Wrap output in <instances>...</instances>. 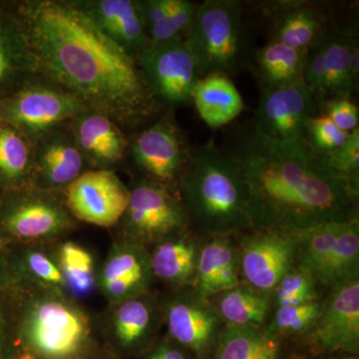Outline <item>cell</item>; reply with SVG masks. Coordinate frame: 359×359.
I'll use <instances>...</instances> for the list:
<instances>
[{
    "label": "cell",
    "mask_w": 359,
    "mask_h": 359,
    "mask_svg": "<svg viewBox=\"0 0 359 359\" xmlns=\"http://www.w3.org/2000/svg\"><path fill=\"white\" fill-rule=\"evenodd\" d=\"M13 287H15V282L7 259L6 249L0 244V294L8 292Z\"/></svg>",
    "instance_id": "b9f144b4"
},
{
    "label": "cell",
    "mask_w": 359,
    "mask_h": 359,
    "mask_svg": "<svg viewBox=\"0 0 359 359\" xmlns=\"http://www.w3.org/2000/svg\"><path fill=\"white\" fill-rule=\"evenodd\" d=\"M202 241L188 230L151 245L148 250L154 278L175 290L192 287Z\"/></svg>",
    "instance_id": "d4e9b609"
},
{
    "label": "cell",
    "mask_w": 359,
    "mask_h": 359,
    "mask_svg": "<svg viewBox=\"0 0 359 359\" xmlns=\"http://www.w3.org/2000/svg\"><path fill=\"white\" fill-rule=\"evenodd\" d=\"M325 43L323 37L308 50L306 65L302 72V80L313 92L316 102L323 103L325 100Z\"/></svg>",
    "instance_id": "f35d334b"
},
{
    "label": "cell",
    "mask_w": 359,
    "mask_h": 359,
    "mask_svg": "<svg viewBox=\"0 0 359 359\" xmlns=\"http://www.w3.org/2000/svg\"><path fill=\"white\" fill-rule=\"evenodd\" d=\"M318 287V282L308 269L295 263L271 292L273 309L320 301Z\"/></svg>",
    "instance_id": "836d02e7"
},
{
    "label": "cell",
    "mask_w": 359,
    "mask_h": 359,
    "mask_svg": "<svg viewBox=\"0 0 359 359\" xmlns=\"http://www.w3.org/2000/svg\"><path fill=\"white\" fill-rule=\"evenodd\" d=\"M163 320L162 304L150 292L110 304L104 327L111 346L121 353L147 347Z\"/></svg>",
    "instance_id": "d6986e66"
},
{
    "label": "cell",
    "mask_w": 359,
    "mask_h": 359,
    "mask_svg": "<svg viewBox=\"0 0 359 359\" xmlns=\"http://www.w3.org/2000/svg\"><path fill=\"white\" fill-rule=\"evenodd\" d=\"M321 302H311L273 309L271 320L264 327L278 339L283 337L304 334L320 314Z\"/></svg>",
    "instance_id": "e575fe53"
},
{
    "label": "cell",
    "mask_w": 359,
    "mask_h": 359,
    "mask_svg": "<svg viewBox=\"0 0 359 359\" xmlns=\"http://www.w3.org/2000/svg\"><path fill=\"white\" fill-rule=\"evenodd\" d=\"M110 39L136 57L151 47L137 0H77Z\"/></svg>",
    "instance_id": "44dd1931"
},
{
    "label": "cell",
    "mask_w": 359,
    "mask_h": 359,
    "mask_svg": "<svg viewBox=\"0 0 359 359\" xmlns=\"http://www.w3.org/2000/svg\"><path fill=\"white\" fill-rule=\"evenodd\" d=\"M351 70L354 82L358 85L359 80V44L358 37H354L351 49Z\"/></svg>",
    "instance_id": "ee69618b"
},
{
    "label": "cell",
    "mask_w": 359,
    "mask_h": 359,
    "mask_svg": "<svg viewBox=\"0 0 359 359\" xmlns=\"http://www.w3.org/2000/svg\"><path fill=\"white\" fill-rule=\"evenodd\" d=\"M280 339L271 340L269 344L256 354L252 359H280Z\"/></svg>",
    "instance_id": "7bdbcfd3"
},
{
    "label": "cell",
    "mask_w": 359,
    "mask_h": 359,
    "mask_svg": "<svg viewBox=\"0 0 359 359\" xmlns=\"http://www.w3.org/2000/svg\"><path fill=\"white\" fill-rule=\"evenodd\" d=\"M90 169L112 170L128 156L129 139L110 116L88 109L68 122Z\"/></svg>",
    "instance_id": "ffe728a7"
},
{
    "label": "cell",
    "mask_w": 359,
    "mask_h": 359,
    "mask_svg": "<svg viewBox=\"0 0 359 359\" xmlns=\"http://www.w3.org/2000/svg\"><path fill=\"white\" fill-rule=\"evenodd\" d=\"M229 153L247 185L250 231L294 235L358 218V184L337 174L308 139L276 142L252 132Z\"/></svg>",
    "instance_id": "7a4b0ae2"
},
{
    "label": "cell",
    "mask_w": 359,
    "mask_h": 359,
    "mask_svg": "<svg viewBox=\"0 0 359 359\" xmlns=\"http://www.w3.org/2000/svg\"><path fill=\"white\" fill-rule=\"evenodd\" d=\"M18 359H35L32 355H30L29 353H25V351H21L20 355H18Z\"/></svg>",
    "instance_id": "f6af8a7d"
},
{
    "label": "cell",
    "mask_w": 359,
    "mask_h": 359,
    "mask_svg": "<svg viewBox=\"0 0 359 359\" xmlns=\"http://www.w3.org/2000/svg\"><path fill=\"white\" fill-rule=\"evenodd\" d=\"M62 192L32 188L0 191V244L52 245L76 229Z\"/></svg>",
    "instance_id": "8992f818"
},
{
    "label": "cell",
    "mask_w": 359,
    "mask_h": 359,
    "mask_svg": "<svg viewBox=\"0 0 359 359\" xmlns=\"http://www.w3.org/2000/svg\"><path fill=\"white\" fill-rule=\"evenodd\" d=\"M238 241L241 282L271 294L295 264L297 237L278 231H250Z\"/></svg>",
    "instance_id": "9a60e30c"
},
{
    "label": "cell",
    "mask_w": 359,
    "mask_h": 359,
    "mask_svg": "<svg viewBox=\"0 0 359 359\" xmlns=\"http://www.w3.org/2000/svg\"><path fill=\"white\" fill-rule=\"evenodd\" d=\"M192 102L201 119L214 129L230 124L245 109L240 91L223 74L200 78L193 90Z\"/></svg>",
    "instance_id": "4316f807"
},
{
    "label": "cell",
    "mask_w": 359,
    "mask_h": 359,
    "mask_svg": "<svg viewBox=\"0 0 359 359\" xmlns=\"http://www.w3.org/2000/svg\"><path fill=\"white\" fill-rule=\"evenodd\" d=\"M294 236L295 263L308 269L318 285L330 290L359 278L358 218L318 224Z\"/></svg>",
    "instance_id": "52a82bcc"
},
{
    "label": "cell",
    "mask_w": 359,
    "mask_h": 359,
    "mask_svg": "<svg viewBox=\"0 0 359 359\" xmlns=\"http://www.w3.org/2000/svg\"><path fill=\"white\" fill-rule=\"evenodd\" d=\"M330 167L340 176L358 184L359 129L351 132L348 138L334 152L327 155Z\"/></svg>",
    "instance_id": "74e56055"
},
{
    "label": "cell",
    "mask_w": 359,
    "mask_h": 359,
    "mask_svg": "<svg viewBox=\"0 0 359 359\" xmlns=\"http://www.w3.org/2000/svg\"><path fill=\"white\" fill-rule=\"evenodd\" d=\"M184 41L197 61L201 78L230 77L252 66L255 53L242 4L237 0H205L199 4Z\"/></svg>",
    "instance_id": "5b68a950"
},
{
    "label": "cell",
    "mask_w": 359,
    "mask_h": 359,
    "mask_svg": "<svg viewBox=\"0 0 359 359\" xmlns=\"http://www.w3.org/2000/svg\"><path fill=\"white\" fill-rule=\"evenodd\" d=\"M276 4L278 9L275 11L271 39L273 41L309 50L332 27L325 13L316 4L302 1Z\"/></svg>",
    "instance_id": "484cf974"
},
{
    "label": "cell",
    "mask_w": 359,
    "mask_h": 359,
    "mask_svg": "<svg viewBox=\"0 0 359 359\" xmlns=\"http://www.w3.org/2000/svg\"><path fill=\"white\" fill-rule=\"evenodd\" d=\"M153 280L147 248L123 238L111 247L97 273V287L109 304L150 292Z\"/></svg>",
    "instance_id": "e0dca14e"
},
{
    "label": "cell",
    "mask_w": 359,
    "mask_h": 359,
    "mask_svg": "<svg viewBox=\"0 0 359 359\" xmlns=\"http://www.w3.org/2000/svg\"><path fill=\"white\" fill-rule=\"evenodd\" d=\"M13 289L0 294V359H18L22 351L16 327Z\"/></svg>",
    "instance_id": "d590c367"
},
{
    "label": "cell",
    "mask_w": 359,
    "mask_h": 359,
    "mask_svg": "<svg viewBox=\"0 0 359 359\" xmlns=\"http://www.w3.org/2000/svg\"><path fill=\"white\" fill-rule=\"evenodd\" d=\"M192 353H189L178 344L167 339L159 342L153 346L151 351H148L147 355L144 359H194Z\"/></svg>",
    "instance_id": "60d3db41"
},
{
    "label": "cell",
    "mask_w": 359,
    "mask_h": 359,
    "mask_svg": "<svg viewBox=\"0 0 359 359\" xmlns=\"http://www.w3.org/2000/svg\"><path fill=\"white\" fill-rule=\"evenodd\" d=\"M74 359H91V358H87V355H85V356H81V358H74Z\"/></svg>",
    "instance_id": "bcb514c9"
},
{
    "label": "cell",
    "mask_w": 359,
    "mask_h": 359,
    "mask_svg": "<svg viewBox=\"0 0 359 359\" xmlns=\"http://www.w3.org/2000/svg\"><path fill=\"white\" fill-rule=\"evenodd\" d=\"M116 226L119 238L147 249L148 245L190 230L177 193L144 176L130 188L128 205Z\"/></svg>",
    "instance_id": "9c48e42d"
},
{
    "label": "cell",
    "mask_w": 359,
    "mask_h": 359,
    "mask_svg": "<svg viewBox=\"0 0 359 359\" xmlns=\"http://www.w3.org/2000/svg\"><path fill=\"white\" fill-rule=\"evenodd\" d=\"M318 114V103L302 78L261 87L252 132L271 141L306 140L309 123Z\"/></svg>",
    "instance_id": "7c38bea8"
},
{
    "label": "cell",
    "mask_w": 359,
    "mask_h": 359,
    "mask_svg": "<svg viewBox=\"0 0 359 359\" xmlns=\"http://www.w3.org/2000/svg\"><path fill=\"white\" fill-rule=\"evenodd\" d=\"M306 341L328 353L356 354L359 351V278L330 290Z\"/></svg>",
    "instance_id": "2e32d148"
},
{
    "label": "cell",
    "mask_w": 359,
    "mask_h": 359,
    "mask_svg": "<svg viewBox=\"0 0 359 359\" xmlns=\"http://www.w3.org/2000/svg\"><path fill=\"white\" fill-rule=\"evenodd\" d=\"M308 50L269 40L255 53L252 66L261 87L276 86L302 78Z\"/></svg>",
    "instance_id": "4dcf8cb0"
},
{
    "label": "cell",
    "mask_w": 359,
    "mask_h": 359,
    "mask_svg": "<svg viewBox=\"0 0 359 359\" xmlns=\"http://www.w3.org/2000/svg\"><path fill=\"white\" fill-rule=\"evenodd\" d=\"M21 351L35 359H74L87 355L93 341L91 318L67 295L13 289Z\"/></svg>",
    "instance_id": "277c9868"
},
{
    "label": "cell",
    "mask_w": 359,
    "mask_h": 359,
    "mask_svg": "<svg viewBox=\"0 0 359 359\" xmlns=\"http://www.w3.org/2000/svg\"><path fill=\"white\" fill-rule=\"evenodd\" d=\"M36 62L37 74L120 126L138 129L162 114L136 58L110 39L77 0L8 2Z\"/></svg>",
    "instance_id": "6da1fadb"
},
{
    "label": "cell",
    "mask_w": 359,
    "mask_h": 359,
    "mask_svg": "<svg viewBox=\"0 0 359 359\" xmlns=\"http://www.w3.org/2000/svg\"><path fill=\"white\" fill-rule=\"evenodd\" d=\"M76 221L102 228L117 226L130 198V188L112 170L90 169L62 191Z\"/></svg>",
    "instance_id": "5bb4252c"
},
{
    "label": "cell",
    "mask_w": 359,
    "mask_h": 359,
    "mask_svg": "<svg viewBox=\"0 0 359 359\" xmlns=\"http://www.w3.org/2000/svg\"><path fill=\"white\" fill-rule=\"evenodd\" d=\"M191 148L169 109L129 140L128 156L144 177L177 193Z\"/></svg>",
    "instance_id": "30bf717a"
},
{
    "label": "cell",
    "mask_w": 359,
    "mask_h": 359,
    "mask_svg": "<svg viewBox=\"0 0 359 359\" xmlns=\"http://www.w3.org/2000/svg\"><path fill=\"white\" fill-rule=\"evenodd\" d=\"M169 339L197 359H211L224 327L210 297L193 287L175 290L162 304Z\"/></svg>",
    "instance_id": "8fae6325"
},
{
    "label": "cell",
    "mask_w": 359,
    "mask_h": 359,
    "mask_svg": "<svg viewBox=\"0 0 359 359\" xmlns=\"http://www.w3.org/2000/svg\"><path fill=\"white\" fill-rule=\"evenodd\" d=\"M224 325L264 327L271 314V294L241 282L237 287L211 297Z\"/></svg>",
    "instance_id": "83f0119b"
},
{
    "label": "cell",
    "mask_w": 359,
    "mask_h": 359,
    "mask_svg": "<svg viewBox=\"0 0 359 359\" xmlns=\"http://www.w3.org/2000/svg\"><path fill=\"white\" fill-rule=\"evenodd\" d=\"M68 294L73 299L88 297L97 287L95 261L83 245L65 240L53 245Z\"/></svg>",
    "instance_id": "1f68e13d"
},
{
    "label": "cell",
    "mask_w": 359,
    "mask_h": 359,
    "mask_svg": "<svg viewBox=\"0 0 359 359\" xmlns=\"http://www.w3.org/2000/svg\"><path fill=\"white\" fill-rule=\"evenodd\" d=\"M88 109L67 90L36 75L0 100V122L13 127L33 144Z\"/></svg>",
    "instance_id": "ba28073f"
},
{
    "label": "cell",
    "mask_w": 359,
    "mask_h": 359,
    "mask_svg": "<svg viewBox=\"0 0 359 359\" xmlns=\"http://www.w3.org/2000/svg\"><path fill=\"white\" fill-rule=\"evenodd\" d=\"M275 339L266 327L224 325L211 359H252Z\"/></svg>",
    "instance_id": "d6a6232c"
},
{
    "label": "cell",
    "mask_w": 359,
    "mask_h": 359,
    "mask_svg": "<svg viewBox=\"0 0 359 359\" xmlns=\"http://www.w3.org/2000/svg\"><path fill=\"white\" fill-rule=\"evenodd\" d=\"M318 113L325 115L342 131L358 128L359 111L351 98H332L318 104Z\"/></svg>",
    "instance_id": "ab89813d"
},
{
    "label": "cell",
    "mask_w": 359,
    "mask_h": 359,
    "mask_svg": "<svg viewBox=\"0 0 359 359\" xmlns=\"http://www.w3.org/2000/svg\"><path fill=\"white\" fill-rule=\"evenodd\" d=\"M33 184L41 190L62 192L90 168L67 124L33 143Z\"/></svg>",
    "instance_id": "ac0fdd59"
},
{
    "label": "cell",
    "mask_w": 359,
    "mask_h": 359,
    "mask_svg": "<svg viewBox=\"0 0 359 359\" xmlns=\"http://www.w3.org/2000/svg\"><path fill=\"white\" fill-rule=\"evenodd\" d=\"M189 229L198 237L238 236L252 230L249 193L235 159L215 142L191 148L177 184Z\"/></svg>",
    "instance_id": "3957f363"
},
{
    "label": "cell",
    "mask_w": 359,
    "mask_h": 359,
    "mask_svg": "<svg viewBox=\"0 0 359 359\" xmlns=\"http://www.w3.org/2000/svg\"><path fill=\"white\" fill-rule=\"evenodd\" d=\"M135 58L149 88L164 107L192 102L193 90L201 74L197 61L184 40L151 46Z\"/></svg>",
    "instance_id": "4fadbf2b"
},
{
    "label": "cell",
    "mask_w": 359,
    "mask_h": 359,
    "mask_svg": "<svg viewBox=\"0 0 359 359\" xmlns=\"http://www.w3.org/2000/svg\"><path fill=\"white\" fill-rule=\"evenodd\" d=\"M33 173L32 141L13 127L0 122V191L34 187Z\"/></svg>",
    "instance_id": "f1b7e54d"
},
{
    "label": "cell",
    "mask_w": 359,
    "mask_h": 359,
    "mask_svg": "<svg viewBox=\"0 0 359 359\" xmlns=\"http://www.w3.org/2000/svg\"><path fill=\"white\" fill-rule=\"evenodd\" d=\"M236 236L203 238L192 287L211 297L233 289L241 283L240 250Z\"/></svg>",
    "instance_id": "7402d4cb"
},
{
    "label": "cell",
    "mask_w": 359,
    "mask_h": 359,
    "mask_svg": "<svg viewBox=\"0 0 359 359\" xmlns=\"http://www.w3.org/2000/svg\"><path fill=\"white\" fill-rule=\"evenodd\" d=\"M4 247L15 287L70 297L62 271L59 268L53 245H13Z\"/></svg>",
    "instance_id": "cb8c5ba5"
},
{
    "label": "cell",
    "mask_w": 359,
    "mask_h": 359,
    "mask_svg": "<svg viewBox=\"0 0 359 359\" xmlns=\"http://www.w3.org/2000/svg\"><path fill=\"white\" fill-rule=\"evenodd\" d=\"M351 132L342 131L325 115L311 118L308 125V140L311 147L321 154L328 155L339 149Z\"/></svg>",
    "instance_id": "8d00e7d4"
},
{
    "label": "cell",
    "mask_w": 359,
    "mask_h": 359,
    "mask_svg": "<svg viewBox=\"0 0 359 359\" xmlns=\"http://www.w3.org/2000/svg\"><path fill=\"white\" fill-rule=\"evenodd\" d=\"M36 75V62L20 25L8 2H0V100Z\"/></svg>",
    "instance_id": "603a6c76"
},
{
    "label": "cell",
    "mask_w": 359,
    "mask_h": 359,
    "mask_svg": "<svg viewBox=\"0 0 359 359\" xmlns=\"http://www.w3.org/2000/svg\"><path fill=\"white\" fill-rule=\"evenodd\" d=\"M355 34L349 30L330 27L323 36L325 78V100L351 98L358 91L351 70V49ZM323 101V102H325Z\"/></svg>",
    "instance_id": "f546056e"
}]
</instances>
